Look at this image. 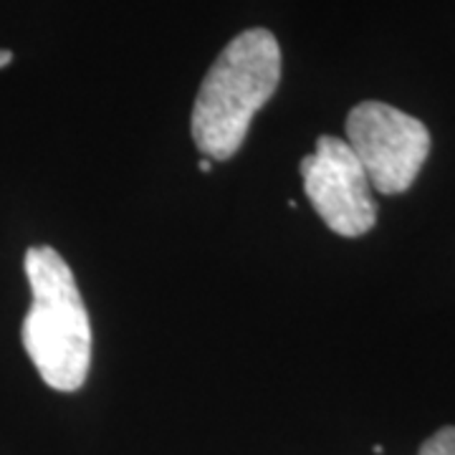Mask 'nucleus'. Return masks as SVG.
I'll return each instance as SVG.
<instances>
[{
  "mask_svg": "<svg viewBox=\"0 0 455 455\" xmlns=\"http://www.w3.org/2000/svg\"><path fill=\"white\" fill-rule=\"evenodd\" d=\"M281 82V49L268 28L238 33L212 61L200 84L190 132L211 163L230 160L251 130L260 107Z\"/></svg>",
  "mask_w": 455,
  "mask_h": 455,
  "instance_id": "nucleus-1",
  "label": "nucleus"
},
{
  "mask_svg": "<svg viewBox=\"0 0 455 455\" xmlns=\"http://www.w3.org/2000/svg\"><path fill=\"white\" fill-rule=\"evenodd\" d=\"M31 309L20 339L36 372L51 390L76 392L89 377L92 322L71 266L51 245L26 251Z\"/></svg>",
  "mask_w": 455,
  "mask_h": 455,
  "instance_id": "nucleus-2",
  "label": "nucleus"
},
{
  "mask_svg": "<svg viewBox=\"0 0 455 455\" xmlns=\"http://www.w3.org/2000/svg\"><path fill=\"white\" fill-rule=\"evenodd\" d=\"M372 190L397 196L420 175L430 155V132L420 119L385 101H362L347 116V140Z\"/></svg>",
  "mask_w": 455,
  "mask_h": 455,
  "instance_id": "nucleus-3",
  "label": "nucleus"
},
{
  "mask_svg": "<svg viewBox=\"0 0 455 455\" xmlns=\"http://www.w3.org/2000/svg\"><path fill=\"white\" fill-rule=\"evenodd\" d=\"M304 193L329 230L359 238L377 223L372 185L355 152L339 137H319L316 149L301 160Z\"/></svg>",
  "mask_w": 455,
  "mask_h": 455,
  "instance_id": "nucleus-4",
  "label": "nucleus"
},
{
  "mask_svg": "<svg viewBox=\"0 0 455 455\" xmlns=\"http://www.w3.org/2000/svg\"><path fill=\"white\" fill-rule=\"evenodd\" d=\"M420 455H455V427H443L425 440Z\"/></svg>",
  "mask_w": 455,
  "mask_h": 455,
  "instance_id": "nucleus-5",
  "label": "nucleus"
},
{
  "mask_svg": "<svg viewBox=\"0 0 455 455\" xmlns=\"http://www.w3.org/2000/svg\"><path fill=\"white\" fill-rule=\"evenodd\" d=\"M11 61H13V53H11V51L0 49V68H5Z\"/></svg>",
  "mask_w": 455,
  "mask_h": 455,
  "instance_id": "nucleus-6",
  "label": "nucleus"
},
{
  "mask_svg": "<svg viewBox=\"0 0 455 455\" xmlns=\"http://www.w3.org/2000/svg\"><path fill=\"white\" fill-rule=\"evenodd\" d=\"M197 164H200V172H211V170H212V163L208 160V157H203V160H200Z\"/></svg>",
  "mask_w": 455,
  "mask_h": 455,
  "instance_id": "nucleus-7",
  "label": "nucleus"
}]
</instances>
